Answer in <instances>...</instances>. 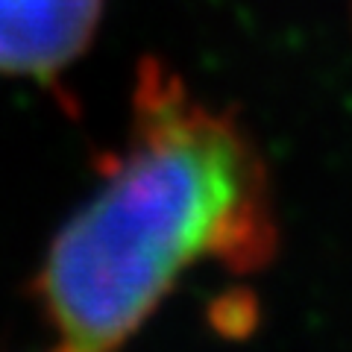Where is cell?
Wrapping results in <instances>:
<instances>
[{"label":"cell","instance_id":"cell-3","mask_svg":"<svg viewBox=\"0 0 352 352\" xmlns=\"http://www.w3.org/2000/svg\"><path fill=\"white\" fill-rule=\"evenodd\" d=\"M349 18H352V0H349Z\"/></svg>","mask_w":352,"mask_h":352},{"label":"cell","instance_id":"cell-1","mask_svg":"<svg viewBox=\"0 0 352 352\" xmlns=\"http://www.w3.org/2000/svg\"><path fill=\"white\" fill-rule=\"evenodd\" d=\"M100 173L30 288L59 349L124 346L197 264L250 276L276 258V191L261 147L232 106L203 100L159 56L138 62L126 144Z\"/></svg>","mask_w":352,"mask_h":352},{"label":"cell","instance_id":"cell-2","mask_svg":"<svg viewBox=\"0 0 352 352\" xmlns=\"http://www.w3.org/2000/svg\"><path fill=\"white\" fill-rule=\"evenodd\" d=\"M106 0H0V74L56 82L91 47Z\"/></svg>","mask_w":352,"mask_h":352}]
</instances>
